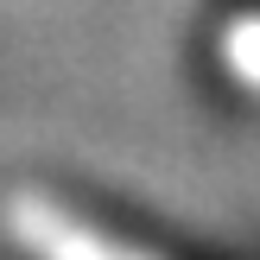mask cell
Returning a JSON list of instances; mask_svg holds the SVG:
<instances>
[{
	"label": "cell",
	"instance_id": "6da1fadb",
	"mask_svg": "<svg viewBox=\"0 0 260 260\" xmlns=\"http://www.w3.org/2000/svg\"><path fill=\"white\" fill-rule=\"evenodd\" d=\"M0 241L19 260H210L146 210L63 178H19L0 190Z\"/></svg>",
	"mask_w": 260,
	"mask_h": 260
},
{
	"label": "cell",
	"instance_id": "7a4b0ae2",
	"mask_svg": "<svg viewBox=\"0 0 260 260\" xmlns=\"http://www.w3.org/2000/svg\"><path fill=\"white\" fill-rule=\"evenodd\" d=\"M197 83L241 114H260V0H203L190 32Z\"/></svg>",
	"mask_w": 260,
	"mask_h": 260
}]
</instances>
